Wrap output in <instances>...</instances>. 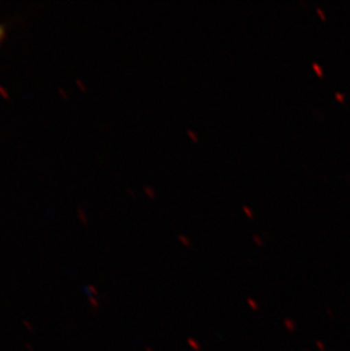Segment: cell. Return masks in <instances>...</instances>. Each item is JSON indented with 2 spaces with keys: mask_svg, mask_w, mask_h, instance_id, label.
<instances>
[{
  "mask_svg": "<svg viewBox=\"0 0 350 351\" xmlns=\"http://www.w3.org/2000/svg\"><path fill=\"white\" fill-rule=\"evenodd\" d=\"M188 134L191 136L192 139L196 140L197 141V134L196 133L191 132V131H188Z\"/></svg>",
  "mask_w": 350,
  "mask_h": 351,
  "instance_id": "obj_1",
  "label": "cell"
},
{
  "mask_svg": "<svg viewBox=\"0 0 350 351\" xmlns=\"http://www.w3.org/2000/svg\"><path fill=\"white\" fill-rule=\"evenodd\" d=\"M145 190H147V193H150V195H152V197H154V195H155V193H152L154 190H152V188H145Z\"/></svg>",
  "mask_w": 350,
  "mask_h": 351,
  "instance_id": "obj_2",
  "label": "cell"
},
{
  "mask_svg": "<svg viewBox=\"0 0 350 351\" xmlns=\"http://www.w3.org/2000/svg\"><path fill=\"white\" fill-rule=\"evenodd\" d=\"M313 66H314L315 70H316L317 72H318V74H320V75H322V73H320V67L317 66V64H313Z\"/></svg>",
  "mask_w": 350,
  "mask_h": 351,
  "instance_id": "obj_3",
  "label": "cell"
},
{
  "mask_svg": "<svg viewBox=\"0 0 350 351\" xmlns=\"http://www.w3.org/2000/svg\"><path fill=\"white\" fill-rule=\"evenodd\" d=\"M244 209H245L246 212L248 213V214H249V215H253V214H251V210H250V208H248V207H246V206H244Z\"/></svg>",
  "mask_w": 350,
  "mask_h": 351,
  "instance_id": "obj_4",
  "label": "cell"
},
{
  "mask_svg": "<svg viewBox=\"0 0 350 351\" xmlns=\"http://www.w3.org/2000/svg\"><path fill=\"white\" fill-rule=\"evenodd\" d=\"M337 98H338V99H340L341 101H342V100H344V96H342V95H341V93H337Z\"/></svg>",
  "mask_w": 350,
  "mask_h": 351,
  "instance_id": "obj_5",
  "label": "cell"
},
{
  "mask_svg": "<svg viewBox=\"0 0 350 351\" xmlns=\"http://www.w3.org/2000/svg\"><path fill=\"white\" fill-rule=\"evenodd\" d=\"M318 13L320 14V15H322V17H323V19H325V16H324V14H323V12H322V10H320V8H318Z\"/></svg>",
  "mask_w": 350,
  "mask_h": 351,
  "instance_id": "obj_6",
  "label": "cell"
}]
</instances>
